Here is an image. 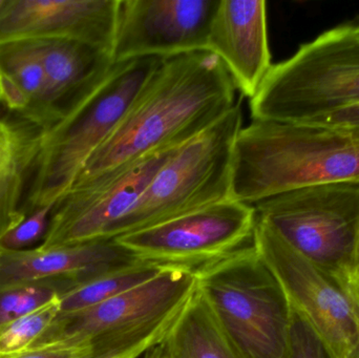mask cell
<instances>
[{
    "mask_svg": "<svg viewBox=\"0 0 359 358\" xmlns=\"http://www.w3.org/2000/svg\"><path fill=\"white\" fill-rule=\"evenodd\" d=\"M236 95L227 69L208 50L162 59L72 187L186 144L227 115L238 103Z\"/></svg>",
    "mask_w": 359,
    "mask_h": 358,
    "instance_id": "obj_1",
    "label": "cell"
},
{
    "mask_svg": "<svg viewBox=\"0 0 359 358\" xmlns=\"http://www.w3.org/2000/svg\"><path fill=\"white\" fill-rule=\"evenodd\" d=\"M359 183V132L252 120L234 145L231 199L249 205L331 183Z\"/></svg>",
    "mask_w": 359,
    "mask_h": 358,
    "instance_id": "obj_2",
    "label": "cell"
},
{
    "mask_svg": "<svg viewBox=\"0 0 359 358\" xmlns=\"http://www.w3.org/2000/svg\"><path fill=\"white\" fill-rule=\"evenodd\" d=\"M359 103V27L343 23L272 65L250 99L252 120L312 123Z\"/></svg>",
    "mask_w": 359,
    "mask_h": 358,
    "instance_id": "obj_3",
    "label": "cell"
},
{
    "mask_svg": "<svg viewBox=\"0 0 359 358\" xmlns=\"http://www.w3.org/2000/svg\"><path fill=\"white\" fill-rule=\"evenodd\" d=\"M198 289L192 273L165 269L97 306L59 315L33 347L86 344L92 358L160 345Z\"/></svg>",
    "mask_w": 359,
    "mask_h": 358,
    "instance_id": "obj_4",
    "label": "cell"
},
{
    "mask_svg": "<svg viewBox=\"0 0 359 358\" xmlns=\"http://www.w3.org/2000/svg\"><path fill=\"white\" fill-rule=\"evenodd\" d=\"M196 280L215 321L243 358H286L292 309L255 241L200 271Z\"/></svg>",
    "mask_w": 359,
    "mask_h": 358,
    "instance_id": "obj_5",
    "label": "cell"
},
{
    "mask_svg": "<svg viewBox=\"0 0 359 358\" xmlns=\"http://www.w3.org/2000/svg\"><path fill=\"white\" fill-rule=\"evenodd\" d=\"M162 59L147 57L115 63L79 111L53 130L42 132L41 151L23 204L25 216L54 206L71 189L84 164L121 121Z\"/></svg>",
    "mask_w": 359,
    "mask_h": 358,
    "instance_id": "obj_6",
    "label": "cell"
},
{
    "mask_svg": "<svg viewBox=\"0 0 359 358\" xmlns=\"http://www.w3.org/2000/svg\"><path fill=\"white\" fill-rule=\"evenodd\" d=\"M242 128V109L236 103L217 123L177 149L118 225L114 239L231 199L234 145Z\"/></svg>",
    "mask_w": 359,
    "mask_h": 358,
    "instance_id": "obj_7",
    "label": "cell"
},
{
    "mask_svg": "<svg viewBox=\"0 0 359 358\" xmlns=\"http://www.w3.org/2000/svg\"><path fill=\"white\" fill-rule=\"evenodd\" d=\"M257 219L295 252L341 280L355 271L359 183H331L255 204Z\"/></svg>",
    "mask_w": 359,
    "mask_h": 358,
    "instance_id": "obj_8",
    "label": "cell"
},
{
    "mask_svg": "<svg viewBox=\"0 0 359 358\" xmlns=\"http://www.w3.org/2000/svg\"><path fill=\"white\" fill-rule=\"evenodd\" d=\"M255 206L225 200L116 237L138 260L198 275L255 241Z\"/></svg>",
    "mask_w": 359,
    "mask_h": 358,
    "instance_id": "obj_9",
    "label": "cell"
},
{
    "mask_svg": "<svg viewBox=\"0 0 359 358\" xmlns=\"http://www.w3.org/2000/svg\"><path fill=\"white\" fill-rule=\"evenodd\" d=\"M255 245L278 277L291 308L307 319L335 357L358 358V325L344 280L295 252L257 219Z\"/></svg>",
    "mask_w": 359,
    "mask_h": 358,
    "instance_id": "obj_10",
    "label": "cell"
},
{
    "mask_svg": "<svg viewBox=\"0 0 359 358\" xmlns=\"http://www.w3.org/2000/svg\"><path fill=\"white\" fill-rule=\"evenodd\" d=\"M176 149L149 153L90 182L72 187L53 207L48 233L40 246L114 239L118 225Z\"/></svg>",
    "mask_w": 359,
    "mask_h": 358,
    "instance_id": "obj_11",
    "label": "cell"
},
{
    "mask_svg": "<svg viewBox=\"0 0 359 358\" xmlns=\"http://www.w3.org/2000/svg\"><path fill=\"white\" fill-rule=\"evenodd\" d=\"M221 0H119L114 62L207 50Z\"/></svg>",
    "mask_w": 359,
    "mask_h": 358,
    "instance_id": "obj_12",
    "label": "cell"
},
{
    "mask_svg": "<svg viewBox=\"0 0 359 358\" xmlns=\"http://www.w3.org/2000/svg\"><path fill=\"white\" fill-rule=\"evenodd\" d=\"M29 41L43 67L44 83L39 98L21 120L46 132L67 121L88 102L115 62L109 53L82 42Z\"/></svg>",
    "mask_w": 359,
    "mask_h": 358,
    "instance_id": "obj_13",
    "label": "cell"
},
{
    "mask_svg": "<svg viewBox=\"0 0 359 358\" xmlns=\"http://www.w3.org/2000/svg\"><path fill=\"white\" fill-rule=\"evenodd\" d=\"M119 0H6L0 12V44L72 40L111 55Z\"/></svg>",
    "mask_w": 359,
    "mask_h": 358,
    "instance_id": "obj_14",
    "label": "cell"
},
{
    "mask_svg": "<svg viewBox=\"0 0 359 358\" xmlns=\"http://www.w3.org/2000/svg\"><path fill=\"white\" fill-rule=\"evenodd\" d=\"M138 261L116 239L19 252L0 249V289L46 282L56 284L63 294Z\"/></svg>",
    "mask_w": 359,
    "mask_h": 358,
    "instance_id": "obj_15",
    "label": "cell"
},
{
    "mask_svg": "<svg viewBox=\"0 0 359 358\" xmlns=\"http://www.w3.org/2000/svg\"><path fill=\"white\" fill-rule=\"evenodd\" d=\"M207 50L229 73L236 90L253 98L272 67L264 0H221L213 17Z\"/></svg>",
    "mask_w": 359,
    "mask_h": 358,
    "instance_id": "obj_16",
    "label": "cell"
},
{
    "mask_svg": "<svg viewBox=\"0 0 359 358\" xmlns=\"http://www.w3.org/2000/svg\"><path fill=\"white\" fill-rule=\"evenodd\" d=\"M41 142L42 132L33 124L0 115V237L25 218L23 198Z\"/></svg>",
    "mask_w": 359,
    "mask_h": 358,
    "instance_id": "obj_17",
    "label": "cell"
},
{
    "mask_svg": "<svg viewBox=\"0 0 359 358\" xmlns=\"http://www.w3.org/2000/svg\"><path fill=\"white\" fill-rule=\"evenodd\" d=\"M164 358H243L196 289L161 344Z\"/></svg>",
    "mask_w": 359,
    "mask_h": 358,
    "instance_id": "obj_18",
    "label": "cell"
},
{
    "mask_svg": "<svg viewBox=\"0 0 359 358\" xmlns=\"http://www.w3.org/2000/svg\"><path fill=\"white\" fill-rule=\"evenodd\" d=\"M44 71L31 41L0 44V106L21 118L38 100Z\"/></svg>",
    "mask_w": 359,
    "mask_h": 358,
    "instance_id": "obj_19",
    "label": "cell"
},
{
    "mask_svg": "<svg viewBox=\"0 0 359 358\" xmlns=\"http://www.w3.org/2000/svg\"><path fill=\"white\" fill-rule=\"evenodd\" d=\"M163 270L165 269L138 261L109 271L61 294L59 315H71L97 306L154 279Z\"/></svg>",
    "mask_w": 359,
    "mask_h": 358,
    "instance_id": "obj_20",
    "label": "cell"
},
{
    "mask_svg": "<svg viewBox=\"0 0 359 358\" xmlns=\"http://www.w3.org/2000/svg\"><path fill=\"white\" fill-rule=\"evenodd\" d=\"M60 313L59 296L33 312L0 326V358L13 357L34 346Z\"/></svg>",
    "mask_w": 359,
    "mask_h": 358,
    "instance_id": "obj_21",
    "label": "cell"
},
{
    "mask_svg": "<svg viewBox=\"0 0 359 358\" xmlns=\"http://www.w3.org/2000/svg\"><path fill=\"white\" fill-rule=\"evenodd\" d=\"M61 294L54 283H33L0 289V326L33 312Z\"/></svg>",
    "mask_w": 359,
    "mask_h": 358,
    "instance_id": "obj_22",
    "label": "cell"
},
{
    "mask_svg": "<svg viewBox=\"0 0 359 358\" xmlns=\"http://www.w3.org/2000/svg\"><path fill=\"white\" fill-rule=\"evenodd\" d=\"M53 207L46 206L27 214L18 225L0 237V249L13 252L29 249L34 244L44 240Z\"/></svg>",
    "mask_w": 359,
    "mask_h": 358,
    "instance_id": "obj_23",
    "label": "cell"
},
{
    "mask_svg": "<svg viewBox=\"0 0 359 358\" xmlns=\"http://www.w3.org/2000/svg\"><path fill=\"white\" fill-rule=\"evenodd\" d=\"M292 309V308H291ZM286 358H337L307 319L292 309Z\"/></svg>",
    "mask_w": 359,
    "mask_h": 358,
    "instance_id": "obj_24",
    "label": "cell"
},
{
    "mask_svg": "<svg viewBox=\"0 0 359 358\" xmlns=\"http://www.w3.org/2000/svg\"><path fill=\"white\" fill-rule=\"evenodd\" d=\"M92 348L86 344L48 345L33 347L6 358H92Z\"/></svg>",
    "mask_w": 359,
    "mask_h": 358,
    "instance_id": "obj_25",
    "label": "cell"
},
{
    "mask_svg": "<svg viewBox=\"0 0 359 358\" xmlns=\"http://www.w3.org/2000/svg\"><path fill=\"white\" fill-rule=\"evenodd\" d=\"M312 123L359 132V103Z\"/></svg>",
    "mask_w": 359,
    "mask_h": 358,
    "instance_id": "obj_26",
    "label": "cell"
},
{
    "mask_svg": "<svg viewBox=\"0 0 359 358\" xmlns=\"http://www.w3.org/2000/svg\"><path fill=\"white\" fill-rule=\"evenodd\" d=\"M344 282L347 286L349 291L350 298H351L352 305H353L354 315H355L356 322H358L359 330V275L354 271L349 277H345ZM359 358V355H358Z\"/></svg>",
    "mask_w": 359,
    "mask_h": 358,
    "instance_id": "obj_27",
    "label": "cell"
},
{
    "mask_svg": "<svg viewBox=\"0 0 359 358\" xmlns=\"http://www.w3.org/2000/svg\"><path fill=\"white\" fill-rule=\"evenodd\" d=\"M153 347L144 346L140 348L135 349V350L128 351V352L122 353V354L115 355V357H105V358H139L141 355H144L149 349Z\"/></svg>",
    "mask_w": 359,
    "mask_h": 358,
    "instance_id": "obj_28",
    "label": "cell"
},
{
    "mask_svg": "<svg viewBox=\"0 0 359 358\" xmlns=\"http://www.w3.org/2000/svg\"><path fill=\"white\" fill-rule=\"evenodd\" d=\"M143 358H164L163 352H162V349L161 347H160V345H157V346L149 349V350L145 353L144 357Z\"/></svg>",
    "mask_w": 359,
    "mask_h": 358,
    "instance_id": "obj_29",
    "label": "cell"
},
{
    "mask_svg": "<svg viewBox=\"0 0 359 358\" xmlns=\"http://www.w3.org/2000/svg\"><path fill=\"white\" fill-rule=\"evenodd\" d=\"M355 273L359 275V242L358 246V252H356L355 256Z\"/></svg>",
    "mask_w": 359,
    "mask_h": 358,
    "instance_id": "obj_30",
    "label": "cell"
},
{
    "mask_svg": "<svg viewBox=\"0 0 359 358\" xmlns=\"http://www.w3.org/2000/svg\"><path fill=\"white\" fill-rule=\"evenodd\" d=\"M6 0H0V12H1L4 6H6Z\"/></svg>",
    "mask_w": 359,
    "mask_h": 358,
    "instance_id": "obj_31",
    "label": "cell"
},
{
    "mask_svg": "<svg viewBox=\"0 0 359 358\" xmlns=\"http://www.w3.org/2000/svg\"><path fill=\"white\" fill-rule=\"evenodd\" d=\"M355 22H356V25H358V27H359V19L358 21H355Z\"/></svg>",
    "mask_w": 359,
    "mask_h": 358,
    "instance_id": "obj_32",
    "label": "cell"
}]
</instances>
